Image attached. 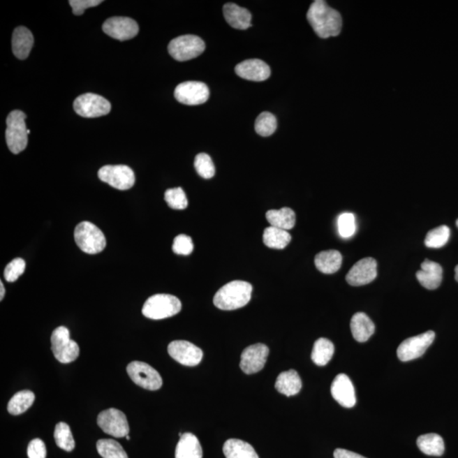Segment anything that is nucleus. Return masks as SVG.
<instances>
[{
    "instance_id": "f257e3e1",
    "label": "nucleus",
    "mask_w": 458,
    "mask_h": 458,
    "mask_svg": "<svg viewBox=\"0 0 458 458\" xmlns=\"http://www.w3.org/2000/svg\"><path fill=\"white\" fill-rule=\"evenodd\" d=\"M306 17L316 34L321 38L338 36L342 29V17L323 0L311 3Z\"/></svg>"
},
{
    "instance_id": "f03ea898",
    "label": "nucleus",
    "mask_w": 458,
    "mask_h": 458,
    "mask_svg": "<svg viewBox=\"0 0 458 458\" xmlns=\"http://www.w3.org/2000/svg\"><path fill=\"white\" fill-rule=\"evenodd\" d=\"M252 286L250 283L235 280L216 292L213 303L221 310L232 311L246 306L250 302Z\"/></svg>"
},
{
    "instance_id": "7ed1b4c3",
    "label": "nucleus",
    "mask_w": 458,
    "mask_h": 458,
    "mask_svg": "<svg viewBox=\"0 0 458 458\" xmlns=\"http://www.w3.org/2000/svg\"><path fill=\"white\" fill-rule=\"evenodd\" d=\"M181 309L182 303L176 296L158 294L151 296L145 302L142 313L149 319L161 320L173 317Z\"/></svg>"
},
{
    "instance_id": "20e7f679",
    "label": "nucleus",
    "mask_w": 458,
    "mask_h": 458,
    "mask_svg": "<svg viewBox=\"0 0 458 458\" xmlns=\"http://www.w3.org/2000/svg\"><path fill=\"white\" fill-rule=\"evenodd\" d=\"M26 117V114L21 110H13L6 119V143L10 151L15 155L24 151L29 142Z\"/></svg>"
},
{
    "instance_id": "39448f33",
    "label": "nucleus",
    "mask_w": 458,
    "mask_h": 458,
    "mask_svg": "<svg viewBox=\"0 0 458 458\" xmlns=\"http://www.w3.org/2000/svg\"><path fill=\"white\" fill-rule=\"evenodd\" d=\"M74 238L77 246L87 254L100 253L106 246L104 234L100 228L90 222L79 223L75 228Z\"/></svg>"
},
{
    "instance_id": "423d86ee",
    "label": "nucleus",
    "mask_w": 458,
    "mask_h": 458,
    "mask_svg": "<svg viewBox=\"0 0 458 458\" xmlns=\"http://www.w3.org/2000/svg\"><path fill=\"white\" fill-rule=\"evenodd\" d=\"M51 349L54 356L61 363H71L79 357V346L70 338V332L64 326L58 327L51 335Z\"/></svg>"
},
{
    "instance_id": "0eeeda50",
    "label": "nucleus",
    "mask_w": 458,
    "mask_h": 458,
    "mask_svg": "<svg viewBox=\"0 0 458 458\" xmlns=\"http://www.w3.org/2000/svg\"><path fill=\"white\" fill-rule=\"evenodd\" d=\"M205 49V42L195 35H184L172 39L168 45L169 54L179 61H186L198 57Z\"/></svg>"
},
{
    "instance_id": "6e6552de",
    "label": "nucleus",
    "mask_w": 458,
    "mask_h": 458,
    "mask_svg": "<svg viewBox=\"0 0 458 458\" xmlns=\"http://www.w3.org/2000/svg\"><path fill=\"white\" fill-rule=\"evenodd\" d=\"M98 177L104 183L119 191H128L135 184L133 170L124 165H105L98 171Z\"/></svg>"
},
{
    "instance_id": "1a4fd4ad",
    "label": "nucleus",
    "mask_w": 458,
    "mask_h": 458,
    "mask_svg": "<svg viewBox=\"0 0 458 458\" xmlns=\"http://www.w3.org/2000/svg\"><path fill=\"white\" fill-rule=\"evenodd\" d=\"M73 108L79 116L85 118H96L108 114L112 105L104 97L96 94H84L74 101Z\"/></svg>"
},
{
    "instance_id": "9d476101",
    "label": "nucleus",
    "mask_w": 458,
    "mask_h": 458,
    "mask_svg": "<svg viewBox=\"0 0 458 458\" xmlns=\"http://www.w3.org/2000/svg\"><path fill=\"white\" fill-rule=\"evenodd\" d=\"M436 338L434 331L429 330L424 334L405 339L399 346L397 357L401 362H409L422 356Z\"/></svg>"
},
{
    "instance_id": "9b49d317",
    "label": "nucleus",
    "mask_w": 458,
    "mask_h": 458,
    "mask_svg": "<svg viewBox=\"0 0 458 458\" xmlns=\"http://www.w3.org/2000/svg\"><path fill=\"white\" fill-rule=\"evenodd\" d=\"M127 371L131 380L142 388L157 390L163 386V378L160 374L147 363L133 362L129 363Z\"/></svg>"
},
{
    "instance_id": "f8f14e48",
    "label": "nucleus",
    "mask_w": 458,
    "mask_h": 458,
    "mask_svg": "<svg viewBox=\"0 0 458 458\" xmlns=\"http://www.w3.org/2000/svg\"><path fill=\"white\" fill-rule=\"evenodd\" d=\"M98 425L105 434L116 438L128 436L129 425L127 417L121 411L109 408L98 414Z\"/></svg>"
},
{
    "instance_id": "ddd939ff",
    "label": "nucleus",
    "mask_w": 458,
    "mask_h": 458,
    "mask_svg": "<svg viewBox=\"0 0 458 458\" xmlns=\"http://www.w3.org/2000/svg\"><path fill=\"white\" fill-rule=\"evenodd\" d=\"M175 96L182 104L199 105L208 101L210 92L204 82L189 81L177 86Z\"/></svg>"
},
{
    "instance_id": "4468645a",
    "label": "nucleus",
    "mask_w": 458,
    "mask_h": 458,
    "mask_svg": "<svg viewBox=\"0 0 458 458\" xmlns=\"http://www.w3.org/2000/svg\"><path fill=\"white\" fill-rule=\"evenodd\" d=\"M103 31L108 36L117 40H129L139 34V25L129 17H114L106 20L103 24Z\"/></svg>"
},
{
    "instance_id": "2eb2a0df",
    "label": "nucleus",
    "mask_w": 458,
    "mask_h": 458,
    "mask_svg": "<svg viewBox=\"0 0 458 458\" xmlns=\"http://www.w3.org/2000/svg\"><path fill=\"white\" fill-rule=\"evenodd\" d=\"M269 348L264 344H256L244 349L240 360V369L244 374L258 373L265 366Z\"/></svg>"
},
{
    "instance_id": "dca6fc26",
    "label": "nucleus",
    "mask_w": 458,
    "mask_h": 458,
    "mask_svg": "<svg viewBox=\"0 0 458 458\" xmlns=\"http://www.w3.org/2000/svg\"><path fill=\"white\" fill-rule=\"evenodd\" d=\"M168 353L175 361L184 366L198 365L202 360L203 351L186 341H175L169 344Z\"/></svg>"
},
{
    "instance_id": "f3484780",
    "label": "nucleus",
    "mask_w": 458,
    "mask_h": 458,
    "mask_svg": "<svg viewBox=\"0 0 458 458\" xmlns=\"http://www.w3.org/2000/svg\"><path fill=\"white\" fill-rule=\"evenodd\" d=\"M377 262L372 258L358 260L346 275V281L353 286H365L376 279Z\"/></svg>"
},
{
    "instance_id": "a211bd4d",
    "label": "nucleus",
    "mask_w": 458,
    "mask_h": 458,
    "mask_svg": "<svg viewBox=\"0 0 458 458\" xmlns=\"http://www.w3.org/2000/svg\"><path fill=\"white\" fill-rule=\"evenodd\" d=\"M331 394L334 400L344 408H353L357 404L356 392L353 382L345 374L335 377L331 385Z\"/></svg>"
},
{
    "instance_id": "6ab92c4d",
    "label": "nucleus",
    "mask_w": 458,
    "mask_h": 458,
    "mask_svg": "<svg viewBox=\"0 0 458 458\" xmlns=\"http://www.w3.org/2000/svg\"><path fill=\"white\" fill-rule=\"evenodd\" d=\"M235 73L246 80L254 82L265 81L271 76L269 66L258 59H251L239 63L235 67Z\"/></svg>"
},
{
    "instance_id": "aec40b11",
    "label": "nucleus",
    "mask_w": 458,
    "mask_h": 458,
    "mask_svg": "<svg viewBox=\"0 0 458 458\" xmlns=\"http://www.w3.org/2000/svg\"><path fill=\"white\" fill-rule=\"evenodd\" d=\"M422 269L417 272V279L422 286L433 290L439 288L442 281L443 269L439 263L428 259L421 264Z\"/></svg>"
},
{
    "instance_id": "412c9836",
    "label": "nucleus",
    "mask_w": 458,
    "mask_h": 458,
    "mask_svg": "<svg viewBox=\"0 0 458 458\" xmlns=\"http://www.w3.org/2000/svg\"><path fill=\"white\" fill-rule=\"evenodd\" d=\"M223 15L228 24L235 29L246 30L251 27V14L246 8L228 3L223 6Z\"/></svg>"
},
{
    "instance_id": "4be33fe9",
    "label": "nucleus",
    "mask_w": 458,
    "mask_h": 458,
    "mask_svg": "<svg viewBox=\"0 0 458 458\" xmlns=\"http://www.w3.org/2000/svg\"><path fill=\"white\" fill-rule=\"evenodd\" d=\"M34 39L33 34L25 27L15 29L13 36V50L15 57L19 60H26L33 48Z\"/></svg>"
},
{
    "instance_id": "5701e85b",
    "label": "nucleus",
    "mask_w": 458,
    "mask_h": 458,
    "mask_svg": "<svg viewBox=\"0 0 458 458\" xmlns=\"http://www.w3.org/2000/svg\"><path fill=\"white\" fill-rule=\"evenodd\" d=\"M351 334L357 341L363 343L368 341L374 333L375 326L368 315L357 313L351 318Z\"/></svg>"
},
{
    "instance_id": "b1692460",
    "label": "nucleus",
    "mask_w": 458,
    "mask_h": 458,
    "mask_svg": "<svg viewBox=\"0 0 458 458\" xmlns=\"http://www.w3.org/2000/svg\"><path fill=\"white\" fill-rule=\"evenodd\" d=\"M203 452L198 438L191 433H184L177 445L175 458H202Z\"/></svg>"
},
{
    "instance_id": "393cba45",
    "label": "nucleus",
    "mask_w": 458,
    "mask_h": 458,
    "mask_svg": "<svg viewBox=\"0 0 458 458\" xmlns=\"http://www.w3.org/2000/svg\"><path fill=\"white\" fill-rule=\"evenodd\" d=\"M302 387L301 377L295 370L286 371L280 374L275 383L276 390L286 397L295 396L301 392Z\"/></svg>"
},
{
    "instance_id": "a878e982",
    "label": "nucleus",
    "mask_w": 458,
    "mask_h": 458,
    "mask_svg": "<svg viewBox=\"0 0 458 458\" xmlns=\"http://www.w3.org/2000/svg\"><path fill=\"white\" fill-rule=\"evenodd\" d=\"M342 260L341 252L338 251H322L316 256L315 265L323 274H333L341 268Z\"/></svg>"
},
{
    "instance_id": "bb28decb",
    "label": "nucleus",
    "mask_w": 458,
    "mask_h": 458,
    "mask_svg": "<svg viewBox=\"0 0 458 458\" xmlns=\"http://www.w3.org/2000/svg\"><path fill=\"white\" fill-rule=\"evenodd\" d=\"M223 450L226 458H259L253 446L242 440H228Z\"/></svg>"
},
{
    "instance_id": "cd10ccee",
    "label": "nucleus",
    "mask_w": 458,
    "mask_h": 458,
    "mask_svg": "<svg viewBox=\"0 0 458 458\" xmlns=\"http://www.w3.org/2000/svg\"><path fill=\"white\" fill-rule=\"evenodd\" d=\"M418 448L428 456L440 457L445 452V444L442 437L437 434H426L418 438Z\"/></svg>"
},
{
    "instance_id": "c85d7f7f",
    "label": "nucleus",
    "mask_w": 458,
    "mask_h": 458,
    "mask_svg": "<svg viewBox=\"0 0 458 458\" xmlns=\"http://www.w3.org/2000/svg\"><path fill=\"white\" fill-rule=\"evenodd\" d=\"M267 220L272 227L290 230L295 225V213L289 207H283L280 210H270L267 212Z\"/></svg>"
},
{
    "instance_id": "c756f323",
    "label": "nucleus",
    "mask_w": 458,
    "mask_h": 458,
    "mask_svg": "<svg viewBox=\"0 0 458 458\" xmlns=\"http://www.w3.org/2000/svg\"><path fill=\"white\" fill-rule=\"evenodd\" d=\"M291 242L289 232L275 227H268L263 232V242L267 247L282 250Z\"/></svg>"
},
{
    "instance_id": "7c9ffc66",
    "label": "nucleus",
    "mask_w": 458,
    "mask_h": 458,
    "mask_svg": "<svg viewBox=\"0 0 458 458\" xmlns=\"http://www.w3.org/2000/svg\"><path fill=\"white\" fill-rule=\"evenodd\" d=\"M334 346L330 339L320 338L314 343L311 360L318 366H325L334 356Z\"/></svg>"
},
{
    "instance_id": "2f4dec72",
    "label": "nucleus",
    "mask_w": 458,
    "mask_h": 458,
    "mask_svg": "<svg viewBox=\"0 0 458 458\" xmlns=\"http://www.w3.org/2000/svg\"><path fill=\"white\" fill-rule=\"evenodd\" d=\"M35 400L34 394L30 390H22L14 394L8 404V412L13 415H20L29 410Z\"/></svg>"
},
{
    "instance_id": "473e14b6",
    "label": "nucleus",
    "mask_w": 458,
    "mask_h": 458,
    "mask_svg": "<svg viewBox=\"0 0 458 458\" xmlns=\"http://www.w3.org/2000/svg\"><path fill=\"white\" fill-rule=\"evenodd\" d=\"M54 437L55 443L66 452H72L75 448V441L69 425L64 422L55 426Z\"/></svg>"
},
{
    "instance_id": "72a5a7b5",
    "label": "nucleus",
    "mask_w": 458,
    "mask_h": 458,
    "mask_svg": "<svg viewBox=\"0 0 458 458\" xmlns=\"http://www.w3.org/2000/svg\"><path fill=\"white\" fill-rule=\"evenodd\" d=\"M97 451L103 458H128L119 442L112 439L98 441Z\"/></svg>"
},
{
    "instance_id": "f704fd0d",
    "label": "nucleus",
    "mask_w": 458,
    "mask_h": 458,
    "mask_svg": "<svg viewBox=\"0 0 458 458\" xmlns=\"http://www.w3.org/2000/svg\"><path fill=\"white\" fill-rule=\"evenodd\" d=\"M451 231L448 226H442L430 230L424 240L425 246L429 248L438 249L445 246L448 244Z\"/></svg>"
},
{
    "instance_id": "c9c22d12",
    "label": "nucleus",
    "mask_w": 458,
    "mask_h": 458,
    "mask_svg": "<svg viewBox=\"0 0 458 458\" xmlns=\"http://www.w3.org/2000/svg\"><path fill=\"white\" fill-rule=\"evenodd\" d=\"M277 119L270 112H263L256 118L255 124L256 132L263 137L271 136L277 129Z\"/></svg>"
},
{
    "instance_id": "e433bc0d",
    "label": "nucleus",
    "mask_w": 458,
    "mask_h": 458,
    "mask_svg": "<svg viewBox=\"0 0 458 458\" xmlns=\"http://www.w3.org/2000/svg\"><path fill=\"white\" fill-rule=\"evenodd\" d=\"M165 200L169 207L175 210H184L189 205L186 193L180 187L168 189L165 193Z\"/></svg>"
},
{
    "instance_id": "4c0bfd02",
    "label": "nucleus",
    "mask_w": 458,
    "mask_h": 458,
    "mask_svg": "<svg viewBox=\"0 0 458 458\" xmlns=\"http://www.w3.org/2000/svg\"><path fill=\"white\" fill-rule=\"evenodd\" d=\"M195 168L198 175L205 179H210L215 175V165L207 154L200 153L196 156Z\"/></svg>"
},
{
    "instance_id": "58836bf2",
    "label": "nucleus",
    "mask_w": 458,
    "mask_h": 458,
    "mask_svg": "<svg viewBox=\"0 0 458 458\" xmlns=\"http://www.w3.org/2000/svg\"><path fill=\"white\" fill-rule=\"evenodd\" d=\"M339 235L344 239L353 237L356 232V219L353 213L345 212L339 215L337 220Z\"/></svg>"
},
{
    "instance_id": "ea45409f",
    "label": "nucleus",
    "mask_w": 458,
    "mask_h": 458,
    "mask_svg": "<svg viewBox=\"0 0 458 458\" xmlns=\"http://www.w3.org/2000/svg\"><path fill=\"white\" fill-rule=\"evenodd\" d=\"M26 263L22 258H15L8 264L3 272V276L7 282L13 283L17 281L20 276L25 272Z\"/></svg>"
},
{
    "instance_id": "a19ab883",
    "label": "nucleus",
    "mask_w": 458,
    "mask_h": 458,
    "mask_svg": "<svg viewBox=\"0 0 458 458\" xmlns=\"http://www.w3.org/2000/svg\"><path fill=\"white\" fill-rule=\"evenodd\" d=\"M172 251L177 255H191L193 251V244L191 237L185 235H177L173 240Z\"/></svg>"
},
{
    "instance_id": "79ce46f5",
    "label": "nucleus",
    "mask_w": 458,
    "mask_h": 458,
    "mask_svg": "<svg viewBox=\"0 0 458 458\" xmlns=\"http://www.w3.org/2000/svg\"><path fill=\"white\" fill-rule=\"evenodd\" d=\"M103 3L102 0H70V6H72L73 14L81 15L89 8L96 7Z\"/></svg>"
},
{
    "instance_id": "37998d69",
    "label": "nucleus",
    "mask_w": 458,
    "mask_h": 458,
    "mask_svg": "<svg viewBox=\"0 0 458 458\" xmlns=\"http://www.w3.org/2000/svg\"><path fill=\"white\" fill-rule=\"evenodd\" d=\"M46 446L40 439L31 441L27 448V456L29 458H46Z\"/></svg>"
},
{
    "instance_id": "c03bdc74",
    "label": "nucleus",
    "mask_w": 458,
    "mask_h": 458,
    "mask_svg": "<svg viewBox=\"0 0 458 458\" xmlns=\"http://www.w3.org/2000/svg\"><path fill=\"white\" fill-rule=\"evenodd\" d=\"M334 458H366L360 455V454L355 453L353 452L347 451L345 449L338 448L334 452Z\"/></svg>"
},
{
    "instance_id": "a18cd8bd",
    "label": "nucleus",
    "mask_w": 458,
    "mask_h": 458,
    "mask_svg": "<svg viewBox=\"0 0 458 458\" xmlns=\"http://www.w3.org/2000/svg\"><path fill=\"white\" fill-rule=\"evenodd\" d=\"M0 291H1V293H0V300L3 301V297H5L6 295V290H5V286H3V284L2 281H0Z\"/></svg>"
},
{
    "instance_id": "49530a36",
    "label": "nucleus",
    "mask_w": 458,
    "mask_h": 458,
    "mask_svg": "<svg viewBox=\"0 0 458 458\" xmlns=\"http://www.w3.org/2000/svg\"><path fill=\"white\" fill-rule=\"evenodd\" d=\"M455 279L458 282V265L455 268Z\"/></svg>"
},
{
    "instance_id": "de8ad7c7",
    "label": "nucleus",
    "mask_w": 458,
    "mask_h": 458,
    "mask_svg": "<svg viewBox=\"0 0 458 458\" xmlns=\"http://www.w3.org/2000/svg\"><path fill=\"white\" fill-rule=\"evenodd\" d=\"M126 437H127V440H128V441L130 440V436H126Z\"/></svg>"
},
{
    "instance_id": "09e8293b",
    "label": "nucleus",
    "mask_w": 458,
    "mask_h": 458,
    "mask_svg": "<svg viewBox=\"0 0 458 458\" xmlns=\"http://www.w3.org/2000/svg\"><path fill=\"white\" fill-rule=\"evenodd\" d=\"M30 133V130L27 129V134Z\"/></svg>"
},
{
    "instance_id": "8fccbe9b",
    "label": "nucleus",
    "mask_w": 458,
    "mask_h": 458,
    "mask_svg": "<svg viewBox=\"0 0 458 458\" xmlns=\"http://www.w3.org/2000/svg\"><path fill=\"white\" fill-rule=\"evenodd\" d=\"M457 226L458 227V219L457 220Z\"/></svg>"
}]
</instances>
